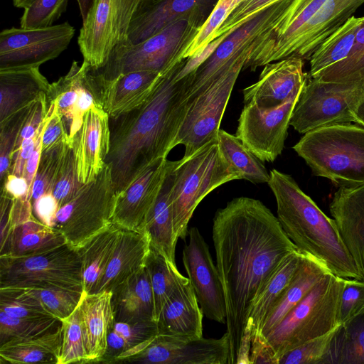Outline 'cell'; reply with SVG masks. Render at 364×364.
<instances>
[{
  "mask_svg": "<svg viewBox=\"0 0 364 364\" xmlns=\"http://www.w3.org/2000/svg\"><path fill=\"white\" fill-rule=\"evenodd\" d=\"M212 237L226 305L228 364H237L255 300L286 257L298 250L262 201L244 196L217 210Z\"/></svg>",
  "mask_w": 364,
  "mask_h": 364,
  "instance_id": "cell-1",
  "label": "cell"
},
{
  "mask_svg": "<svg viewBox=\"0 0 364 364\" xmlns=\"http://www.w3.org/2000/svg\"><path fill=\"white\" fill-rule=\"evenodd\" d=\"M178 62L164 73L149 98L138 107L109 118V164L117 194L149 166L167 158L186 112L191 77L176 81Z\"/></svg>",
  "mask_w": 364,
  "mask_h": 364,
  "instance_id": "cell-2",
  "label": "cell"
},
{
  "mask_svg": "<svg viewBox=\"0 0 364 364\" xmlns=\"http://www.w3.org/2000/svg\"><path fill=\"white\" fill-rule=\"evenodd\" d=\"M268 185L277 203V219L302 255L343 279L362 280L333 218L328 217L289 174L271 170Z\"/></svg>",
  "mask_w": 364,
  "mask_h": 364,
  "instance_id": "cell-3",
  "label": "cell"
},
{
  "mask_svg": "<svg viewBox=\"0 0 364 364\" xmlns=\"http://www.w3.org/2000/svg\"><path fill=\"white\" fill-rule=\"evenodd\" d=\"M364 0H291L280 21L257 39L243 66L255 71L288 58L309 60Z\"/></svg>",
  "mask_w": 364,
  "mask_h": 364,
  "instance_id": "cell-4",
  "label": "cell"
},
{
  "mask_svg": "<svg viewBox=\"0 0 364 364\" xmlns=\"http://www.w3.org/2000/svg\"><path fill=\"white\" fill-rule=\"evenodd\" d=\"M193 21L182 18L144 41H127L116 48L98 69L89 66L88 82L95 102L100 91L119 76L135 71L168 72L178 62L200 30Z\"/></svg>",
  "mask_w": 364,
  "mask_h": 364,
  "instance_id": "cell-5",
  "label": "cell"
},
{
  "mask_svg": "<svg viewBox=\"0 0 364 364\" xmlns=\"http://www.w3.org/2000/svg\"><path fill=\"white\" fill-rule=\"evenodd\" d=\"M314 175L338 188L364 184V127L338 124L309 131L293 146Z\"/></svg>",
  "mask_w": 364,
  "mask_h": 364,
  "instance_id": "cell-6",
  "label": "cell"
},
{
  "mask_svg": "<svg viewBox=\"0 0 364 364\" xmlns=\"http://www.w3.org/2000/svg\"><path fill=\"white\" fill-rule=\"evenodd\" d=\"M170 201L176 234L185 240L188 225L200 201L216 188L238 176L223 158L218 139L192 155L175 161L172 171Z\"/></svg>",
  "mask_w": 364,
  "mask_h": 364,
  "instance_id": "cell-7",
  "label": "cell"
},
{
  "mask_svg": "<svg viewBox=\"0 0 364 364\" xmlns=\"http://www.w3.org/2000/svg\"><path fill=\"white\" fill-rule=\"evenodd\" d=\"M344 279L328 272L266 336L277 363L287 352L339 326Z\"/></svg>",
  "mask_w": 364,
  "mask_h": 364,
  "instance_id": "cell-8",
  "label": "cell"
},
{
  "mask_svg": "<svg viewBox=\"0 0 364 364\" xmlns=\"http://www.w3.org/2000/svg\"><path fill=\"white\" fill-rule=\"evenodd\" d=\"M116 200L111 166L106 163L94 180L60 208L53 228L79 249L112 223Z\"/></svg>",
  "mask_w": 364,
  "mask_h": 364,
  "instance_id": "cell-9",
  "label": "cell"
},
{
  "mask_svg": "<svg viewBox=\"0 0 364 364\" xmlns=\"http://www.w3.org/2000/svg\"><path fill=\"white\" fill-rule=\"evenodd\" d=\"M55 287L83 291L81 256L68 243L21 257H0V287Z\"/></svg>",
  "mask_w": 364,
  "mask_h": 364,
  "instance_id": "cell-10",
  "label": "cell"
},
{
  "mask_svg": "<svg viewBox=\"0 0 364 364\" xmlns=\"http://www.w3.org/2000/svg\"><path fill=\"white\" fill-rule=\"evenodd\" d=\"M363 95L364 80L348 83L324 82L308 75L290 125L304 134L326 126L353 122V110Z\"/></svg>",
  "mask_w": 364,
  "mask_h": 364,
  "instance_id": "cell-11",
  "label": "cell"
},
{
  "mask_svg": "<svg viewBox=\"0 0 364 364\" xmlns=\"http://www.w3.org/2000/svg\"><path fill=\"white\" fill-rule=\"evenodd\" d=\"M250 54L249 52L242 55L229 69L188 102L174 141V146H184V157L217 139L234 85Z\"/></svg>",
  "mask_w": 364,
  "mask_h": 364,
  "instance_id": "cell-12",
  "label": "cell"
},
{
  "mask_svg": "<svg viewBox=\"0 0 364 364\" xmlns=\"http://www.w3.org/2000/svg\"><path fill=\"white\" fill-rule=\"evenodd\" d=\"M139 0H95L77 37L83 61L93 69L105 65L112 51L129 41L130 23Z\"/></svg>",
  "mask_w": 364,
  "mask_h": 364,
  "instance_id": "cell-13",
  "label": "cell"
},
{
  "mask_svg": "<svg viewBox=\"0 0 364 364\" xmlns=\"http://www.w3.org/2000/svg\"><path fill=\"white\" fill-rule=\"evenodd\" d=\"M291 0H280L262 10L228 35L215 51L192 73L188 98L191 100L229 69L254 42L282 18Z\"/></svg>",
  "mask_w": 364,
  "mask_h": 364,
  "instance_id": "cell-14",
  "label": "cell"
},
{
  "mask_svg": "<svg viewBox=\"0 0 364 364\" xmlns=\"http://www.w3.org/2000/svg\"><path fill=\"white\" fill-rule=\"evenodd\" d=\"M75 33L68 22L4 29L0 33V70L40 67L66 50Z\"/></svg>",
  "mask_w": 364,
  "mask_h": 364,
  "instance_id": "cell-15",
  "label": "cell"
},
{
  "mask_svg": "<svg viewBox=\"0 0 364 364\" xmlns=\"http://www.w3.org/2000/svg\"><path fill=\"white\" fill-rule=\"evenodd\" d=\"M229 353L226 332L220 338L179 339L158 334L129 350L119 363L228 364Z\"/></svg>",
  "mask_w": 364,
  "mask_h": 364,
  "instance_id": "cell-16",
  "label": "cell"
},
{
  "mask_svg": "<svg viewBox=\"0 0 364 364\" xmlns=\"http://www.w3.org/2000/svg\"><path fill=\"white\" fill-rule=\"evenodd\" d=\"M301 91L277 107L262 109L253 104L244 105L236 136L262 162H273L282 154Z\"/></svg>",
  "mask_w": 364,
  "mask_h": 364,
  "instance_id": "cell-17",
  "label": "cell"
},
{
  "mask_svg": "<svg viewBox=\"0 0 364 364\" xmlns=\"http://www.w3.org/2000/svg\"><path fill=\"white\" fill-rule=\"evenodd\" d=\"M188 244L183 250V263L198 302L208 318L225 324L227 314L224 291L209 247L198 229L188 232Z\"/></svg>",
  "mask_w": 364,
  "mask_h": 364,
  "instance_id": "cell-18",
  "label": "cell"
},
{
  "mask_svg": "<svg viewBox=\"0 0 364 364\" xmlns=\"http://www.w3.org/2000/svg\"><path fill=\"white\" fill-rule=\"evenodd\" d=\"M218 0H139L132 16L129 43H140L174 22L189 19L200 28Z\"/></svg>",
  "mask_w": 364,
  "mask_h": 364,
  "instance_id": "cell-19",
  "label": "cell"
},
{
  "mask_svg": "<svg viewBox=\"0 0 364 364\" xmlns=\"http://www.w3.org/2000/svg\"><path fill=\"white\" fill-rule=\"evenodd\" d=\"M167 163V158L157 160L117 194L112 223L122 228L144 232L164 179Z\"/></svg>",
  "mask_w": 364,
  "mask_h": 364,
  "instance_id": "cell-20",
  "label": "cell"
},
{
  "mask_svg": "<svg viewBox=\"0 0 364 364\" xmlns=\"http://www.w3.org/2000/svg\"><path fill=\"white\" fill-rule=\"evenodd\" d=\"M80 182L86 184L102 170L109 151V117L95 103L85 114L80 129L70 139Z\"/></svg>",
  "mask_w": 364,
  "mask_h": 364,
  "instance_id": "cell-21",
  "label": "cell"
},
{
  "mask_svg": "<svg viewBox=\"0 0 364 364\" xmlns=\"http://www.w3.org/2000/svg\"><path fill=\"white\" fill-rule=\"evenodd\" d=\"M304 60L288 58L266 64L259 80L242 90L244 105L262 109L280 106L301 90L308 80Z\"/></svg>",
  "mask_w": 364,
  "mask_h": 364,
  "instance_id": "cell-22",
  "label": "cell"
},
{
  "mask_svg": "<svg viewBox=\"0 0 364 364\" xmlns=\"http://www.w3.org/2000/svg\"><path fill=\"white\" fill-rule=\"evenodd\" d=\"M87 66L85 61L80 65L74 60L65 75L50 84L46 95V105H53L65 125L69 139L80 129L85 114L96 103L88 85Z\"/></svg>",
  "mask_w": 364,
  "mask_h": 364,
  "instance_id": "cell-23",
  "label": "cell"
},
{
  "mask_svg": "<svg viewBox=\"0 0 364 364\" xmlns=\"http://www.w3.org/2000/svg\"><path fill=\"white\" fill-rule=\"evenodd\" d=\"M329 210L364 282V184L339 188Z\"/></svg>",
  "mask_w": 364,
  "mask_h": 364,
  "instance_id": "cell-24",
  "label": "cell"
},
{
  "mask_svg": "<svg viewBox=\"0 0 364 364\" xmlns=\"http://www.w3.org/2000/svg\"><path fill=\"white\" fill-rule=\"evenodd\" d=\"M203 313L190 282L165 302L156 321L158 334L179 339L203 337Z\"/></svg>",
  "mask_w": 364,
  "mask_h": 364,
  "instance_id": "cell-25",
  "label": "cell"
},
{
  "mask_svg": "<svg viewBox=\"0 0 364 364\" xmlns=\"http://www.w3.org/2000/svg\"><path fill=\"white\" fill-rule=\"evenodd\" d=\"M163 75L153 71H135L122 75L100 91L96 104L103 108L109 118H115L143 104Z\"/></svg>",
  "mask_w": 364,
  "mask_h": 364,
  "instance_id": "cell-26",
  "label": "cell"
},
{
  "mask_svg": "<svg viewBox=\"0 0 364 364\" xmlns=\"http://www.w3.org/2000/svg\"><path fill=\"white\" fill-rule=\"evenodd\" d=\"M150 240L146 232L120 227L114 252L100 283L92 294L112 291L146 265Z\"/></svg>",
  "mask_w": 364,
  "mask_h": 364,
  "instance_id": "cell-27",
  "label": "cell"
},
{
  "mask_svg": "<svg viewBox=\"0 0 364 364\" xmlns=\"http://www.w3.org/2000/svg\"><path fill=\"white\" fill-rule=\"evenodd\" d=\"M110 291L83 292L78 304L87 354L86 363H100L104 356L109 328L114 321Z\"/></svg>",
  "mask_w": 364,
  "mask_h": 364,
  "instance_id": "cell-28",
  "label": "cell"
},
{
  "mask_svg": "<svg viewBox=\"0 0 364 364\" xmlns=\"http://www.w3.org/2000/svg\"><path fill=\"white\" fill-rule=\"evenodd\" d=\"M112 292L115 321H156L153 290L146 265L117 286Z\"/></svg>",
  "mask_w": 364,
  "mask_h": 364,
  "instance_id": "cell-29",
  "label": "cell"
},
{
  "mask_svg": "<svg viewBox=\"0 0 364 364\" xmlns=\"http://www.w3.org/2000/svg\"><path fill=\"white\" fill-rule=\"evenodd\" d=\"M49 87L39 67L0 70V122L31 105Z\"/></svg>",
  "mask_w": 364,
  "mask_h": 364,
  "instance_id": "cell-30",
  "label": "cell"
},
{
  "mask_svg": "<svg viewBox=\"0 0 364 364\" xmlns=\"http://www.w3.org/2000/svg\"><path fill=\"white\" fill-rule=\"evenodd\" d=\"M0 257H21L43 252L66 243L63 235L41 223L33 215L9 225L1 233Z\"/></svg>",
  "mask_w": 364,
  "mask_h": 364,
  "instance_id": "cell-31",
  "label": "cell"
},
{
  "mask_svg": "<svg viewBox=\"0 0 364 364\" xmlns=\"http://www.w3.org/2000/svg\"><path fill=\"white\" fill-rule=\"evenodd\" d=\"M174 161L168 160L164 179L155 204L144 227L149 237L150 246L162 254L170 262L176 264L175 251L177 237L170 201L171 171Z\"/></svg>",
  "mask_w": 364,
  "mask_h": 364,
  "instance_id": "cell-32",
  "label": "cell"
},
{
  "mask_svg": "<svg viewBox=\"0 0 364 364\" xmlns=\"http://www.w3.org/2000/svg\"><path fill=\"white\" fill-rule=\"evenodd\" d=\"M328 272H330L319 262L309 256L303 255L299 269L270 311L259 335L266 338L284 316Z\"/></svg>",
  "mask_w": 364,
  "mask_h": 364,
  "instance_id": "cell-33",
  "label": "cell"
},
{
  "mask_svg": "<svg viewBox=\"0 0 364 364\" xmlns=\"http://www.w3.org/2000/svg\"><path fill=\"white\" fill-rule=\"evenodd\" d=\"M63 341L62 325L41 336L11 340L0 346L1 360L10 363H58Z\"/></svg>",
  "mask_w": 364,
  "mask_h": 364,
  "instance_id": "cell-34",
  "label": "cell"
},
{
  "mask_svg": "<svg viewBox=\"0 0 364 364\" xmlns=\"http://www.w3.org/2000/svg\"><path fill=\"white\" fill-rule=\"evenodd\" d=\"M83 292L55 287H0V295L39 306L61 321L75 311Z\"/></svg>",
  "mask_w": 364,
  "mask_h": 364,
  "instance_id": "cell-35",
  "label": "cell"
},
{
  "mask_svg": "<svg viewBox=\"0 0 364 364\" xmlns=\"http://www.w3.org/2000/svg\"><path fill=\"white\" fill-rule=\"evenodd\" d=\"M120 227L112 223L78 249L82 260L83 291L92 294L114 252Z\"/></svg>",
  "mask_w": 364,
  "mask_h": 364,
  "instance_id": "cell-36",
  "label": "cell"
},
{
  "mask_svg": "<svg viewBox=\"0 0 364 364\" xmlns=\"http://www.w3.org/2000/svg\"><path fill=\"white\" fill-rule=\"evenodd\" d=\"M302 258L303 255L298 250L287 256L255 300L247 322L252 328V338L260 334L267 316L291 281Z\"/></svg>",
  "mask_w": 364,
  "mask_h": 364,
  "instance_id": "cell-37",
  "label": "cell"
},
{
  "mask_svg": "<svg viewBox=\"0 0 364 364\" xmlns=\"http://www.w3.org/2000/svg\"><path fill=\"white\" fill-rule=\"evenodd\" d=\"M217 139L223 158L239 180L268 183L270 174L265 166L236 135L220 129Z\"/></svg>",
  "mask_w": 364,
  "mask_h": 364,
  "instance_id": "cell-38",
  "label": "cell"
},
{
  "mask_svg": "<svg viewBox=\"0 0 364 364\" xmlns=\"http://www.w3.org/2000/svg\"><path fill=\"white\" fill-rule=\"evenodd\" d=\"M362 17L354 16L329 36L311 56L309 77L342 60L350 53Z\"/></svg>",
  "mask_w": 364,
  "mask_h": 364,
  "instance_id": "cell-39",
  "label": "cell"
},
{
  "mask_svg": "<svg viewBox=\"0 0 364 364\" xmlns=\"http://www.w3.org/2000/svg\"><path fill=\"white\" fill-rule=\"evenodd\" d=\"M146 267L148 269L153 290L156 321L166 300L181 286L189 282L176 265L170 262L162 254L150 246Z\"/></svg>",
  "mask_w": 364,
  "mask_h": 364,
  "instance_id": "cell-40",
  "label": "cell"
},
{
  "mask_svg": "<svg viewBox=\"0 0 364 364\" xmlns=\"http://www.w3.org/2000/svg\"><path fill=\"white\" fill-rule=\"evenodd\" d=\"M364 364V314L339 325L324 364Z\"/></svg>",
  "mask_w": 364,
  "mask_h": 364,
  "instance_id": "cell-41",
  "label": "cell"
},
{
  "mask_svg": "<svg viewBox=\"0 0 364 364\" xmlns=\"http://www.w3.org/2000/svg\"><path fill=\"white\" fill-rule=\"evenodd\" d=\"M311 77L324 82L347 83L364 80V16H362L353 47L346 58Z\"/></svg>",
  "mask_w": 364,
  "mask_h": 364,
  "instance_id": "cell-42",
  "label": "cell"
},
{
  "mask_svg": "<svg viewBox=\"0 0 364 364\" xmlns=\"http://www.w3.org/2000/svg\"><path fill=\"white\" fill-rule=\"evenodd\" d=\"M62 321L53 316L16 318L0 311V346L14 339L32 338L56 330Z\"/></svg>",
  "mask_w": 364,
  "mask_h": 364,
  "instance_id": "cell-43",
  "label": "cell"
},
{
  "mask_svg": "<svg viewBox=\"0 0 364 364\" xmlns=\"http://www.w3.org/2000/svg\"><path fill=\"white\" fill-rule=\"evenodd\" d=\"M62 327L63 341L58 364L86 363L87 354L78 306L62 321Z\"/></svg>",
  "mask_w": 364,
  "mask_h": 364,
  "instance_id": "cell-44",
  "label": "cell"
},
{
  "mask_svg": "<svg viewBox=\"0 0 364 364\" xmlns=\"http://www.w3.org/2000/svg\"><path fill=\"white\" fill-rule=\"evenodd\" d=\"M69 144L63 143L42 151L32 186L31 203L45 193H53L60 166Z\"/></svg>",
  "mask_w": 364,
  "mask_h": 364,
  "instance_id": "cell-45",
  "label": "cell"
},
{
  "mask_svg": "<svg viewBox=\"0 0 364 364\" xmlns=\"http://www.w3.org/2000/svg\"><path fill=\"white\" fill-rule=\"evenodd\" d=\"M31 105L18 110L4 122H0L1 185L9 173L16 144L26 119Z\"/></svg>",
  "mask_w": 364,
  "mask_h": 364,
  "instance_id": "cell-46",
  "label": "cell"
},
{
  "mask_svg": "<svg viewBox=\"0 0 364 364\" xmlns=\"http://www.w3.org/2000/svg\"><path fill=\"white\" fill-rule=\"evenodd\" d=\"M338 327L287 352L278 364H324Z\"/></svg>",
  "mask_w": 364,
  "mask_h": 364,
  "instance_id": "cell-47",
  "label": "cell"
},
{
  "mask_svg": "<svg viewBox=\"0 0 364 364\" xmlns=\"http://www.w3.org/2000/svg\"><path fill=\"white\" fill-rule=\"evenodd\" d=\"M245 0H218L210 16L182 55V59L191 57L203 49L224 21Z\"/></svg>",
  "mask_w": 364,
  "mask_h": 364,
  "instance_id": "cell-48",
  "label": "cell"
},
{
  "mask_svg": "<svg viewBox=\"0 0 364 364\" xmlns=\"http://www.w3.org/2000/svg\"><path fill=\"white\" fill-rule=\"evenodd\" d=\"M84 185L78 179L73 151L69 144L60 166L53 195L61 207L71 200Z\"/></svg>",
  "mask_w": 364,
  "mask_h": 364,
  "instance_id": "cell-49",
  "label": "cell"
},
{
  "mask_svg": "<svg viewBox=\"0 0 364 364\" xmlns=\"http://www.w3.org/2000/svg\"><path fill=\"white\" fill-rule=\"evenodd\" d=\"M68 3V0H35L24 9L20 26L25 28L53 26L66 11Z\"/></svg>",
  "mask_w": 364,
  "mask_h": 364,
  "instance_id": "cell-50",
  "label": "cell"
},
{
  "mask_svg": "<svg viewBox=\"0 0 364 364\" xmlns=\"http://www.w3.org/2000/svg\"><path fill=\"white\" fill-rule=\"evenodd\" d=\"M364 314V282L345 279L341 293L338 323L342 325Z\"/></svg>",
  "mask_w": 364,
  "mask_h": 364,
  "instance_id": "cell-51",
  "label": "cell"
},
{
  "mask_svg": "<svg viewBox=\"0 0 364 364\" xmlns=\"http://www.w3.org/2000/svg\"><path fill=\"white\" fill-rule=\"evenodd\" d=\"M279 1L280 0H245L232 11L215 32L212 41L221 36L230 34L256 14Z\"/></svg>",
  "mask_w": 364,
  "mask_h": 364,
  "instance_id": "cell-52",
  "label": "cell"
},
{
  "mask_svg": "<svg viewBox=\"0 0 364 364\" xmlns=\"http://www.w3.org/2000/svg\"><path fill=\"white\" fill-rule=\"evenodd\" d=\"M110 328L123 339L127 348L125 353L153 339L158 335L157 323L154 321L134 323L114 321Z\"/></svg>",
  "mask_w": 364,
  "mask_h": 364,
  "instance_id": "cell-53",
  "label": "cell"
},
{
  "mask_svg": "<svg viewBox=\"0 0 364 364\" xmlns=\"http://www.w3.org/2000/svg\"><path fill=\"white\" fill-rule=\"evenodd\" d=\"M43 122L42 151H46L63 143H70L65 125L53 105H46Z\"/></svg>",
  "mask_w": 364,
  "mask_h": 364,
  "instance_id": "cell-54",
  "label": "cell"
},
{
  "mask_svg": "<svg viewBox=\"0 0 364 364\" xmlns=\"http://www.w3.org/2000/svg\"><path fill=\"white\" fill-rule=\"evenodd\" d=\"M46 93L42 95L31 105L14 153L19 148L23 141L33 137L39 131L46 114Z\"/></svg>",
  "mask_w": 364,
  "mask_h": 364,
  "instance_id": "cell-55",
  "label": "cell"
},
{
  "mask_svg": "<svg viewBox=\"0 0 364 364\" xmlns=\"http://www.w3.org/2000/svg\"><path fill=\"white\" fill-rule=\"evenodd\" d=\"M0 311L16 318L51 316L42 308L23 301L0 295Z\"/></svg>",
  "mask_w": 364,
  "mask_h": 364,
  "instance_id": "cell-56",
  "label": "cell"
},
{
  "mask_svg": "<svg viewBox=\"0 0 364 364\" xmlns=\"http://www.w3.org/2000/svg\"><path fill=\"white\" fill-rule=\"evenodd\" d=\"M31 204L33 215L43 224L53 228L60 207L53 193H45Z\"/></svg>",
  "mask_w": 364,
  "mask_h": 364,
  "instance_id": "cell-57",
  "label": "cell"
},
{
  "mask_svg": "<svg viewBox=\"0 0 364 364\" xmlns=\"http://www.w3.org/2000/svg\"><path fill=\"white\" fill-rule=\"evenodd\" d=\"M43 121L39 131L33 137L22 142L19 148L14 153L9 173L22 176L28 159L33 152L36 141L43 129Z\"/></svg>",
  "mask_w": 364,
  "mask_h": 364,
  "instance_id": "cell-58",
  "label": "cell"
},
{
  "mask_svg": "<svg viewBox=\"0 0 364 364\" xmlns=\"http://www.w3.org/2000/svg\"><path fill=\"white\" fill-rule=\"evenodd\" d=\"M250 363L278 364L272 348L260 335L251 338Z\"/></svg>",
  "mask_w": 364,
  "mask_h": 364,
  "instance_id": "cell-59",
  "label": "cell"
},
{
  "mask_svg": "<svg viewBox=\"0 0 364 364\" xmlns=\"http://www.w3.org/2000/svg\"><path fill=\"white\" fill-rule=\"evenodd\" d=\"M1 191L9 195L12 198L31 200L29 187L23 176L9 173L1 185Z\"/></svg>",
  "mask_w": 364,
  "mask_h": 364,
  "instance_id": "cell-60",
  "label": "cell"
},
{
  "mask_svg": "<svg viewBox=\"0 0 364 364\" xmlns=\"http://www.w3.org/2000/svg\"><path fill=\"white\" fill-rule=\"evenodd\" d=\"M44 123V122H43ZM44 128V127H43ZM43 131L40 134L36 144L35 149L33 150V154L30 156V158L28 159L24 171L23 173V177L25 178L26 180L29 190H30V194L31 196V191H32V186L33 183V181L38 170L41 153H42V135H43Z\"/></svg>",
  "mask_w": 364,
  "mask_h": 364,
  "instance_id": "cell-61",
  "label": "cell"
},
{
  "mask_svg": "<svg viewBox=\"0 0 364 364\" xmlns=\"http://www.w3.org/2000/svg\"><path fill=\"white\" fill-rule=\"evenodd\" d=\"M353 122L364 127V95L353 112Z\"/></svg>",
  "mask_w": 364,
  "mask_h": 364,
  "instance_id": "cell-62",
  "label": "cell"
},
{
  "mask_svg": "<svg viewBox=\"0 0 364 364\" xmlns=\"http://www.w3.org/2000/svg\"><path fill=\"white\" fill-rule=\"evenodd\" d=\"M78 4L80 15L82 21L85 18L87 14L95 0H75Z\"/></svg>",
  "mask_w": 364,
  "mask_h": 364,
  "instance_id": "cell-63",
  "label": "cell"
},
{
  "mask_svg": "<svg viewBox=\"0 0 364 364\" xmlns=\"http://www.w3.org/2000/svg\"><path fill=\"white\" fill-rule=\"evenodd\" d=\"M35 0H12L14 6L20 9H26Z\"/></svg>",
  "mask_w": 364,
  "mask_h": 364,
  "instance_id": "cell-64",
  "label": "cell"
}]
</instances>
